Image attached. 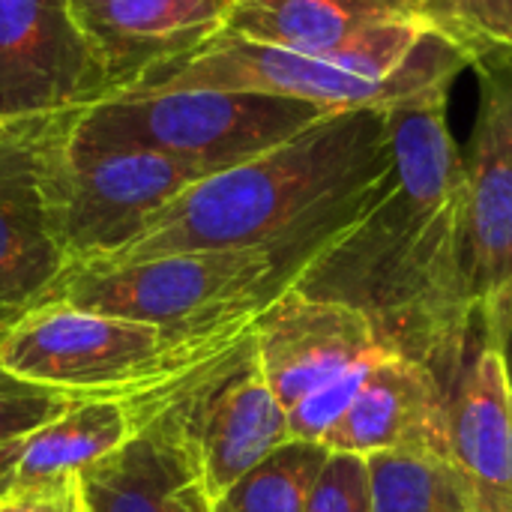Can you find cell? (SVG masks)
<instances>
[{"label":"cell","instance_id":"7c38bea8","mask_svg":"<svg viewBox=\"0 0 512 512\" xmlns=\"http://www.w3.org/2000/svg\"><path fill=\"white\" fill-rule=\"evenodd\" d=\"M186 417L213 501L294 441L288 411L258 369L255 336L192 387Z\"/></svg>","mask_w":512,"mask_h":512},{"label":"cell","instance_id":"9a60e30c","mask_svg":"<svg viewBox=\"0 0 512 512\" xmlns=\"http://www.w3.org/2000/svg\"><path fill=\"white\" fill-rule=\"evenodd\" d=\"M45 120L0 126V306L27 312L66 270L42 186Z\"/></svg>","mask_w":512,"mask_h":512},{"label":"cell","instance_id":"6da1fadb","mask_svg":"<svg viewBox=\"0 0 512 512\" xmlns=\"http://www.w3.org/2000/svg\"><path fill=\"white\" fill-rule=\"evenodd\" d=\"M447 99L390 108V186L294 276L300 294L366 312L390 351L435 372L465 351L474 327L465 276V162Z\"/></svg>","mask_w":512,"mask_h":512},{"label":"cell","instance_id":"5bb4252c","mask_svg":"<svg viewBox=\"0 0 512 512\" xmlns=\"http://www.w3.org/2000/svg\"><path fill=\"white\" fill-rule=\"evenodd\" d=\"M330 453H444L447 381L423 360L390 351L366 378L345 417L321 441Z\"/></svg>","mask_w":512,"mask_h":512},{"label":"cell","instance_id":"4316f807","mask_svg":"<svg viewBox=\"0 0 512 512\" xmlns=\"http://www.w3.org/2000/svg\"><path fill=\"white\" fill-rule=\"evenodd\" d=\"M501 354H504V369H507V378H510L512 387V327L510 333L504 336V342H501Z\"/></svg>","mask_w":512,"mask_h":512},{"label":"cell","instance_id":"8992f818","mask_svg":"<svg viewBox=\"0 0 512 512\" xmlns=\"http://www.w3.org/2000/svg\"><path fill=\"white\" fill-rule=\"evenodd\" d=\"M333 108L222 90L108 96L72 111L69 132L96 150L165 153L216 174L315 126Z\"/></svg>","mask_w":512,"mask_h":512},{"label":"cell","instance_id":"603a6c76","mask_svg":"<svg viewBox=\"0 0 512 512\" xmlns=\"http://www.w3.org/2000/svg\"><path fill=\"white\" fill-rule=\"evenodd\" d=\"M306 512H372L366 456L330 453L309 492Z\"/></svg>","mask_w":512,"mask_h":512},{"label":"cell","instance_id":"7a4b0ae2","mask_svg":"<svg viewBox=\"0 0 512 512\" xmlns=\"http://www.w3.org/2000/svg\"><path fill=\"white\" fill-rule=\"evenodd\" d=\"M393 162L390 108L333 111L261 156L192 183L132 243L90 264L204 249H273L306 264L381 198Z\"/></svg>","mask_w":512,"mask_h":512},{"label":"cell","instance_id":"5b68a950","mask_svg":"<svg viewBox=\"0 0 512 512\" xmlns=\"http://www.w3.org/2000/svg\"><path fill=\"white\" fill-rule=\"evenodd\" d=\"M300 267L273 249H204L132 264H72L36 306L63 303L153 327L195 330L270 303Z\"/></svg>","mask_w":512,"mask_h":512},{"label":"cell","instance_id":"e0dca14e","mask_svg":"<svg viewBox=\"0 0 512 512\" xmlns=\"http://www.w3.org/2000/svg\"><path fill=\"white\" fill-rule=\"evenodd\" d=\"M138 429L123 399H81L60 417L0 444V498L78 474L120 450Z\"/></svg>","mask_w":512,"mask_h":512},{"label":"cell","instance_id":"44dd1931","mask_svg":"<svg viewBox=\"0 0 512 512\" xmlns=\"http://www.w3.org/2000/svg\"><path fill=\"white\" fill-rule=\"evenodd\" d=\"M420 15L471 60L512 57V0H426Z\"/></svg>","mask_w":512,"mask_h":512},{"label":"cell","instance_id":"ac0fdd59","mask_svg":"<svg viewBox=\"0 0 512 512\" xmlns=\"http://www.w3.org/2000/svg\"><path fill=\"white\" fill-rule=\"evenodd\" d=\"M408 18L423 15L405 0H237L225 30L288 51L327 54L372 27Z\"/></svg>","mask_w":512,"mask_h":512},{"label":"cell","instance_id":"3957f363","mask_svg":"<svg viewBox=\"0 0 512 512\" xmlns=\"http://www.w3.org/2000/svg\"><path fill=\"white\" fill-rule=\"evenodd\" d=\"M471 54L426 18L372 27L351 45L327 54H303L234 36L228 30L207 42L153 63L111 96L222 90L315 102L333 111L396 108L429 96H450Z\"/></svg>","mask_w":512,"mask_h":512},{"label":"cell","instance_id":"d6986e66","mask_svg":"<svg viewBox=\"0 0 512 512\" xmlns=\"http://www.w3.org/2000/svg\"><path fill=\"white\" fill-rule=\"evenodd\" d=\"M372 512H480L462 468L444 453L366 456Z\"/></svg>","mask_w":512,"mask_h":512},{"label":"cell","instance_id":"83f0119b","mask_svg":"<svg viewBox=\"0 0 512 512\" xmlns=\"http://www.w3.org/2000/svg\"><path fill=\"white\" fill-rule=\"evenodd\" d=\"M405 3H408V6H414V9H417V12H420V9H423V3H426V0H405Z\"/></svg>","mask_w":512,"mask_h":512},{"label":"cell","instance_id":"9c48e42d","mask_svg":"<svg viewBox=\"0 0 512 512\" xmlns=\"http://www.w3.org/2000/svg\"><path fill=\"white\" fill-rule=\"evenodd\" d=\"M237 348L174 384L129 399L138 420L135 435L120 450L78 471L90 512H213V495L186 417V399L192 387Z\"/></svg>","mask_w":512,"mask_h":512},{"label":"cell","instance_id":"4fadbf2b","mask_svg":"<svg viewBox=\"0 0 512 512\" xmlns=\"http://www.w3.org/2000/svg\"><path fill=\"white\" fill-rule=\"evenodd\" d=\"M447 381V450L480 512H512V387L501 345L474 318L465 351L438 372Z\"/></svg>","mask_w":512,"mask_h":512},{"label":"cell","instance_id":"2e32d148","mask_svg":"<svg viewBox=\"0 0 512 512\" xmlns=\"http://www.w3.org/2000/svg\"><path fill=\"white\" fill-rule=\"evenodd\" d=\"M237 0H75L87 36L105 54L117 90L153 63L225 30ZM114 90V93H117Z\"/></svg>","mask_w":512,"mask_h":512},{"label":"cell","instance_id":"7402d4cb","mask_svg":"<svg viewBox=\"0 0 512 512\" xmlns=\"http://www.w3.org/2000/svg\"><path fill=\"white\" fill-rule=\"evenodd\" d=\"M75 402H81V399H72L51 387L30 384V381L12 375L0 363V444L60 417Z\"/></svg>","mask_w":512,"mask_h":512},{"label":"cell","instance_id":"ffe728a7","mask_svg":"<svg viewBox=\"0 0 512 512\" xmlns=\"http://www.w3.org/2000/svg\"><path fill=\"white\" fill-rule=\"evenodd\" d=\"M330 450L312 441H288L231 489H225L213 512H306L309 492Z\"/></svg>","mask_w":512,"mask_h":512},{"label":"cell","instance_id":"484cf974","mask_svg":"<svg viewBox=\"0 0 512 512\" xmlns=\"http://www.w3.org/2000/svg\"><path fill=\"white\" fill-rule=\"evenodd\" d=\"M24 312H18V309H9V306H0V336L21 318Z\"/></svg>","mask_w":512,"mask_h":512},{"label":"cell","instance_id":"30bf717a","mask_svg":"<svg viewBox=\"0 0 512 512\" xmlns=\"http://www.w3.org/2000/svg\"><path fill=\"white\" fill-rule=\"evenodd\" d=\"M114 90L75 0H0V126L84 111Z\"/></svg>","mask_w":512,"mask_h":512},{"label":"cell","instance_id":"ba28073f","mask_svg":"<svg viewBox=\"0 0 512 512\" xmlns=\"http://www.w3.org/2000/svg\"><path fill=\"white\" fill-rule=\"evenodd\" d=\"M465 162V276L492 342L512 327V57H480Z\"/></svg>","mask_w":512,"mask_h":512},{"label":"cell","instance_id":"cb8c5ba5","mask_svg":"<svg viewBox=\"0 0 512 512\" xmlns=\"http://www.w3.org/2000/svg\"><path fill=\"white\" fill-rule=\"evenodd\" d=\"M72 483H75V474L45 483V486H33V489L6 495V498H0V512H69Z\"/></svg>","mask_w":512,"mask_h":512},{"label":"cell","instance_id":"8fae6325","mask_svg":"<svg viewBox=\"0 0 512 512\" xmlns=\"http://www.w3.org/2000/svg\"><path fill=\"white\" fill-rule=\"evenodd\" d=\"M384 354L390 348L366 312L306 297L294 282L261 312L255 327L258 369L285 411Z\"/></svg>","mask_w":512,"mask_h":512},{"label":"cell","instance_id":"52a82bcc","mask_svg":"<svg viewBox=\"0 0 512 512\" xmlns=\"http://www.w3.org/2000/svg\"><path fill=\"white\" fill-rule=\"evenodd\" d=\"M69 117L72 111L48 117L39 135L42 186L66 267L114 255L168 201L210 177L201 165L165 153L84 147L72 138Z\"/></svg>","mask_w":512,"mask_h":512},{"label":"cell","instance_id":"d4e9b609","mask_svg":"<svg viewBox=\"0 0 512 512\" xmlns=\"http://www.w3.org/2000/svg\"><path fill=\"white\" fill-rule=\"evenodd\" d=\"M69 512H90L87 501H84V492H81V483H78V474L72 483V495H69Z\"/></svg>","mask_w":512,"mask_h":512},{"label":"cell","instance_id":"277c9868","mask_svg":"<svg viewBox=\"0 0 512 512\" xmlns=\"http://www.w3.org/2000/svg\"><path fill=\"white\" fill-rule=\"evenodd\" d=\"M270 303L195 330L45 303L27 309L0 336V363L12 375L72 399L129 402L252 339Z\"/></svg>","mask_w":512,"mask_h":512}]
</instances>
